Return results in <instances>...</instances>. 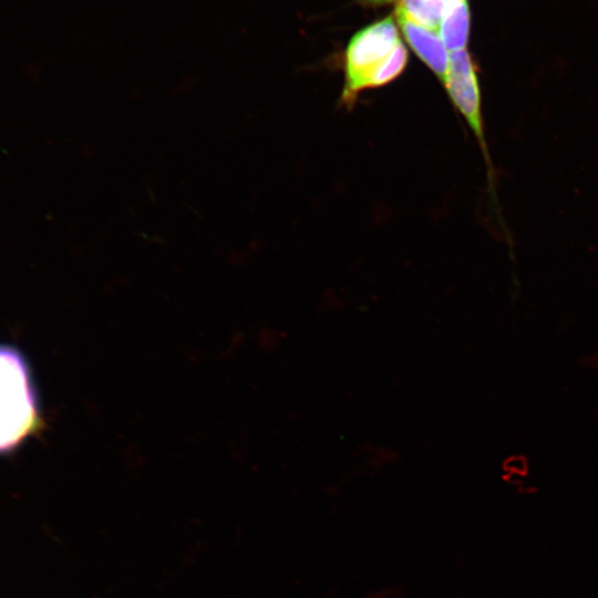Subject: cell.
Returning a JSON list of instances; mask_svg holds the SVG:
<instances>
[{"label":"cell","instance_id":"cell-5","mask_svg":"<svg viewBox=\"0 0 598 598\" xmlns=\"http://www.w3.org/2000/svg\"><path fill=\"white\" fill-rule=\"evenodd\" d=\"M470 29V10L463 0L451 7L443 16L437 34L448 51L466 49Z\"/></svg>","mask_w":598,"mask_h":598},{"label":"cell","instance_id":"cell-2","mask_svg":"<svg viewBox=\"0 0 598 598\" xmlns=\"http://www.w3.org/2000/svg\"><path fill=\"white\" fill-rule=\"evenodd\" d=\"M42 423L28 361L19 349L0 343V454L21 445Z\"/></svg>","mask_w":598,"mask_h":598},{"label":"cell","instance_id":"cell-3","mask_svg":"<svg viewBox=\"0 0 598 598\" xmlns=\"http://www.w3.org/2000/svg\"><path fill=\"white\" fill-rule=\"evenodd\" d=\"M444 85L453 104L473 131L486 165L491 166L484 134L480 83L474 62L466 49L448 52V70Z\"/></svg>","mask_w":598,"mask_h":598},{"label":"cell","instance_id":"cell-7","mask_svg":"<svg viewBox=\"0 0 598 598\" xmlns=\"http://www.w3.org/2000/svg\"><path fill=\"white\" fill-rule=\"evenodd\" d=\"M359 1L363 6H381L384 3L393 2L394 0H359Z\"/></svg>","mask_w":598,"mask_h":598},{"label":"cell","instance_id":"cell-1","mask_svg":"<svg viewBox=\"0 0 598 598\" xmlns=\"http://www.w3.org/2000/svg\"><path fill=\"white\" fill-rule=\"evenodd\" d=\"M406 62L408 51L392 17L358 31L346 50L341 104L350 109L363 90L389 84Z\"/></svg>","mask_w":598,"mask_h":598},{"label":"cell","instance_id":"cell-6","mask_svg":"<svg viewBox=\"0 0 598 598\" xmlns=\"http://www.w3.org/2000/svg\"><path fill=\"white\" fill-rule=\"evenodd\" d=\"M462 0H396L401 10L413 22L437 32L444 13Z\"/></svg>","mask_w":598,"mask_h":598},{"label":"cell","instance_id":"cell-4","mask_svg":"<svg viewBox=\"0 0 598 598\" xmlns=\"http://www.w3.org/2000/svg\"><path fill=\"white\" fill-rule=\"evenodd\" d=\"M395 16L413 51L444 84L448 70V52L437 32L413 22L399 9H395Z\"/></svg>","mask_w":598,"mask_h":598}]
</instances>
